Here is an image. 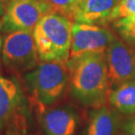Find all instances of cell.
I'll return each instance as SVG.
<instances>
[{"mask_svg":"<svg viewBox=\"0 0 135 135\" xmlns=\"http://www.w3.org/2000/svg\"><path fill=\"white\" fill-rule=\"evenodd\" d=\"M72 96L85 107L98 109L109 101L110 83L105 52L69 57L66 63Z\"/></svg>","mask_w":135,"mask_h":135,"instance_id":"1","label":"cell"},{"mask_svg":"<svg viewBox=\"0 0 135 135\" xmlns=\"http://www.w3.org/2000/svg\"><path fill=\"white\" fill-rule=\"evenodd\" d=\"M73 21L57 12L46 15L33 34L40 61L67 63L71 47Z\"/></svg>","mask_w":135,"mask_h":135,"instance_id":"2","label":"cell"},{"mask_svg":"<svg viewBox=\"0 0 135 135\" xmlns=\"http://www.w3.org/2000/svg\"><path fill=\"white\" fill-rule=\"evenodd\" d=\"M32 98L40 112L49 108L62 98L69 83L66 63L41 62L24 76Z\"/></svg>","mask_w":135,"mask_h":135,"instance_id":"3","label":"cell"},{"mask_svg":"<svg viewBox=\"0 0 135 135\" xmlns=\"http://www.w3.org/2000/svg\"><path fill=\"white\" fill-rule=\"evenodd\" d=\"M27 116V102L18 81L0 71V132L25 131Z\"/></svg>","mask_w":135,"mask_h":135,"instance_id":"4","label":"cell"},{"mask_svg":"<svg viewBox=\"0 0 135 135\" xmlns=\"http://www.w3.org/2000/svg\"><path fill=\"white\" fill-rule=\"evenodd\" d=\"M52 12L55 11L48 0H12L0 18V32H33L41 18Z\"/></svg>","mask_w":135,"mask_h":135,"instance_id":"5","label":"cell"},{"mask_svg":"<svg viewBox=\"0 0 135 135\" xmlns=\"http://www.w3.org/2000/svg\"><path fill=\"white\" fill-rule=\"evenodd\" d=\"M2 61L17 72L31 71L39 65L33 32L17 31L8 33L3 41Z\"/></svg>","mask_w":135,"mask_h":135,"instance_id":"6","label":"cell"},{"mask_svg":"<svg viewBox=\"0 0 135 135\" xmlns=\"http://www.w3.org/2000/svg\"><path fill=\"white\" fill-rule=\"evenodd\" d=\"M108 75L112 86L135 81V47L117 37L106 50Z\"/></svg>","mask_w":135,"mask_h":135,"instance_id":"7","label":"cell"},{"mask_svg":"<svg viewBox=\"0 0 135 135\" xmlns=\"http://www.w3.org/2000/svg\"><path fill=\"white\" fill-rule=\"evenodd\" d=\"M118 35L107 26L75 23L69 57L89 52H105Z\"/></svg>","mask_w":135,"mask_h":135,"instance_id":"8","label":"cell"},{"mask_svg":"<svg viewBox=\"0 0 135 135\" xmlns=\"http://www.w3.org/2000/svg\"><path fill=\"white\" fill-rule=\"evenodd\" d=\"M40 122L47 135H75L78 117L69 106L49 107L40 112Z\"/></svg>","mask_w":135,"mask_h":135,"instance_id":"9","label":"cell"},{"mask_svg":"<svg viewBox=\"0 0 135 135\" xmlns=\"http://www.w3.org/2000/svg\"><path fill=\"white\" fill-rule=\"evenodd\" d=\"M120 0H82L71 15L72 21L107 26L110 16Z\"/></svg>","mask_w":135,"mask_h":135,"instance_id":"10","label":"cell"},{"mask_svg":"<svg viewBox=\"0 0 135 135\" xmlns=\"http://www.w3.org/2000/svg\"><path fill=\"white\" fill-rule=\"evenodd\" d=\"M120 126L118 112L104 105L91 112L86 135H118Z\"/></svg>","mask_w":135,"mask_h":135,"instance_id":"11","label":"cell"},{"mask_svg":"<svg viewBox=\"0 0 135 135\" xmlns=\"http://www.w3.org/2000/svg\"><path fill=\"white\" fill-rule=\"evenodd\" d=\"M109 103L118 113L135 115V81L117 86L110 94Z\"/></svg>","mask_w":135,"mask_h":135,"instance_id":"12","label":"cell"},{"mask_svg":"<svg viewBox=\"0 0 135 135\" xmlns=\"http://www.w3.org/2000/svg\"><path fill=\"white\" fill-rule=\"evenodd\" d=\"M123 40L135 47V17H128L118 20L113 22Z\"/></svg>","mask_w":135,"mask_h":135,"instance_id":"13","label":"cell"},{"mask_svg":"<svg viewBox=\"0 0 135 135\" xmlns=\"http://www.w3.org/2000/svg\"><path fill=\"white\" fill-rule=\"evenodd\" d=\"M135 17V0H120L110 16V23L120 18Z\"/></svg>","mask_w":135,"mask_h":135,"instance_id":"14","label":"cell"},{"mask_svg":"<svg viewBox=\"0 0 135 135\" xmlns=\"http://www.w3.org/2000/svg\"><path fill=\"white\" fill-rule=\"evenodd\" d=\"M55 12L64 15L71 20V15L82 0H48Z\"/></svg>","mask_w":135,"mask_h":135,"instance_id":"15","label":"cell"},{"mask_svg":"<svg viewBox=\"0 0 135 135\" xmlns=\"http://www.w3.org/2000/svg\"><path fill=\"white\" fill-rule=\"evenodd\" d=\"M118 135H135V115L121 124Z\"/></svg>","mask_w":135,"mask_h":135,"instance_id":"16","label":"cell"},{"mask_svg":"<svg viewBox=\"0 0 135 135\" xmlns=\"http://www.w3.org/2000/svg\"><path fill=\"white\" fill-rule=\"evenodd\" d=\"M11 1L12 0H0V18L4 14Z\"/></svg>","mask_w":135,"mask_h":135,"instance_id":"17","label":"cell"},{"mask_svg":"<svg viewBox=\"0 0 135 135\" xmlns=\"http://www.w3.org/2000/svg\"><path fill=\"white\" fill-rule=\"evenodd\" d=\"M5 135H20V132H18L16 130H9Z\"/></svg>","mask_w":135,"mask_h":135,"instance_id":"18","label":"cell"},{"mask_svg":"<svg viewBox=\"0 0 135 135\" xmlns=\"http://www.w3.org/2000/svg\"><path fill=\"white\" fill-rule=\"evenodd\" d=\"M2 47H3V40H2L1 35H0V54H1V51H2Z\"/></svg>","mask_w":135,"mask_h":135,"instance_id":"19","label":"cell"}]
</instances>
